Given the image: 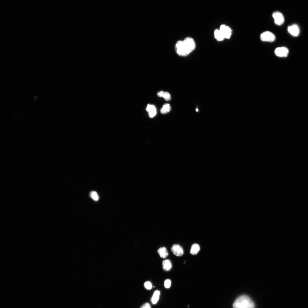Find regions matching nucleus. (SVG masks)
Returning a JSON list of instances; mask_svg holds the SVG:
<instances>
[{
	"mask_svg": "<svg viewBox=\"0 0 308 308\" xmlns=\"http://www.w3.org/2000/svg\"><path fill=\"white\" fill-rule=\"evenodd\" d=\"M233 308H255L254 302L249 296L243 295L238 297L234 302Z\"/></svg>",
	"mask_w": 308,
	"mask_h": 308,
	"instance_id": "f257e3e1",
	"label": "nucleus"
},
{
	"mask_svg": "<svg viewBox=\"0 0 308 308\" xmlns=\"http://www.w3.org/2000/svg\"><path fill=\"white\" fill-rule=\"evenodd\" d=\"M183 42L184 46L189 54L195 48V43L194 40L192 38L187 37L183 40Z\"/></svg>",
	"mask_w": 308,
	"mask_h": 308,
	"instance_id": "f03ea898",
	"label": "nucleus"
},
{
	"mask_svg": "<svg viewBox=\"0 0 308 308\" xmlns=\"http://www.w3.org/2000/svg\"><path fill=\"white\" fill-rule=\"evenodd\" d=\"M175 50L177 54L181 56H186L189 54L184 46L183 40H180L177 42Z\"/></svg>",
	"mask_w": 308,
	"mask_h": 308,
	"instance_id": "7ed1b4c3",
	"label": "nucleus"
},
{
	"mask_svg": "<svg viewBox=\"0 0 308 308\" xmlns=\"http://www.w3.org/2000/svg\"><path fill=\"white\" fill-rule=\"evenodd\" d=\"M260 38L263 41L272 42L275 40L276 38L275 35L272 32L266 31L261 34Z\"/></svg>",
	"mask_w": 308,
	"mask_h": 308,
	"instance_id": "20e7f679",
	"label": "nucleus"
},
{
	"mask_svg": "<svg viewBox=\"0 0 308 308\" xmlns=\"http://www.w3.org/2000/svg\"><path fill=\"white\" fill-rule=\"evenodd\" d=\"M275 24L278 25H282L284 22V18L283 14L280 12L276 11L272 14Z\"/></svg>",
	"mask_w": 308,
	"mask_h": 308,
	"instance_id": "39448f33",
	"label": "nucleus"
},
{
	"mask_svg": "<svg viewBox=\"0 0 308 308\" xmlns=\"http://www.w3.org/2000/svg\"><path fill=\"white\" fill-rule=\"evenodd\" d=\"M289 52L288 48L285 46L277 47L275 48L274 51L275 55L279 57H287L288 54Z\"/></svg>",
	"mask_w": 308,
	"mask_h": 308,
	"instance_id": "423d86ee",
	"label": "nucleus"
},
{
	"mask_svg": "<svg viewBox=\"0 0 308 308\" xmlns=\"http://www.w3.org/2000/svg\"><path fill=\"white\" fill-rule=\"evenodd\" d=\"M224 38H229L232 35V31L228 26L224 25H221L219 29Z\"/></svg>",
	"mask_w": 308,
	"mask_h": 308,
	"instance_id": "0eeeda50",
	"label": "nucleus"
},
{
	"mask_svg": "<svg viewBox=\"0 0 308 308\" xmlns=\"http://www.w3.org/2000/svg\"><path fill=\"white\" fill-rule=\"evenodd\" d=\"M171 250L173 253L177 256H182L184 254V251L182 247L178 244L173 245L171 248Z\"/></svg>",
	"mask_w": 308,
	"mask_h": 308,
	"instance_id": "6e6552de",
	"label": "nucleus"
},
{
	"mask_svg": "<svg viewBox=\"0 0 308 308\" xmlns=\"http://www.w3.org/2000/svg\"><path fill=\"white\" fill-rule=\"evenodd\" d=\"M287 31L292 36L297 37L299 34L300 30L299 27L297 25L294 24L288 27Z\"/></svg>",
	"mask_w": 308,
	"mask_h": 308,
	"instance_id": "1a4fd4ad",
	"label": "nucleus"
},
{
	"mask_svg": "<svg viewBox=\"0 0 308 308\" xmlns=\"http://www.w3.org/2000/svg\"><path fill=\"white\" fill-rule=\"evenodd\" d=\"M157 252L160 256L162 258H165L168 255L167 250L165 247H161L159 248L157 250Z\"/></svg>",
	"mask_w": 308,
	"mask_h": 308,
	"instance_id": "9d476101",
	"label": "nucleus"
},
{
	"mask_svg": "<svg viewBox=\"0 0 308 308\" xmlns=\"http://www.w3.org/2000/svg\"><path fill=\"white\" fill-rule=\"evenodd\" d=\"M162 266L163 270L166 271L170 270L172 268L171 262L169 260H165L163 261Z\"/></svg>",
	"mask_w": 308,
	"mask_h": 308,
	"instance_id": "9b49d317",
	"label": "nucleus"
},
{
	"mask_svg": "<svg viewBox=\"0 0 308 308\" xmlns=\"http://www.w3.org/2000/svg\"><path fill=\"white\" fill-rule=\"evenodd\" d=\"M200 247L199 245L197 244H193L191 247L190 253L193 255L196 254L199 251Z\"/></svg>",
	"mask_w": 308,
	"mask_h": 308,
	"instance_id": "f8f14e48",
	"label": "nucleus"
},
{
	"mask_svg": "<svg viewBox=\"0 0 308 308\" xmlns=\"http://www.w3.org/2000/svg\"><path fill=\"white\" fill-rule=\"evenodd\" d=\"M160 294V292L159 290H156L154 292L153 295L151 299L152 303L155 304L158 301Z\"/></svg>",
	"mask_w": 308,
	"mask_h": 308,
	"instance_id": "ddd939ff",
	"label": "nucleus"
},
{
	"mask_svg": "<svg viewBox=\"0 0 308 308\" xmlns=\"http://www.w3.org/2000/svg\"><path fill=\"white\" fill-rule=\"evenodd\" d=\"M215 38L219 41L223 40L224 38L219 29H216L214 31Z\"/></svg>",
	"mask_w": 308,
	"mask_h": 308,
	"instance_id": "4468645a",
	"label": "nucleus"
},
{
	"mask_svg": "<svg viewBox=\"0 0 308 308\" xmlns=\"http://www.w3.org/2000/svg\"><path fill=\"white\" fill-rule=\"evenodd\" d=\"M171 106L169 104H164L160 110L161 113L163 114H166L169 112L171 110Z\"/></svg>",
	"mask_w": 308,
	"mask_h": 308,
	"instance_id": "2eb2a0df",
	"label": "nucleus"
},
{
	"mask_svg": "<svg viewBox=\"0 0 308 308\" xmlns=\"http://www.w3.org/2000/svg\"><path fill=\"white\" fill-rule=\"evenodd\" d=\"M90 196L95 201H97L99 200V198L98 194L95 191L91 192L90 193Z\"/></svg>",
	"mask_w": 308,
	"mask_h": 308,
	"instance_id": "dca6fc26",
	"label": "nucleus"
},
{
	"mask_svg": "<svg viewBox=\"0 0 308 308\" xmlns=\"http://www.w3.org/2000/svg\"><path fill=\"white\" fill-rule=\"evenodd\" d=\"M156 110L155 106L151 104H148L146 108V110L148 113Z\"/></svg>",
	"mask_w": 308,
	"mask_h": 308,
	"instance_id": "f3484780",
	"label": "nucleus"
},
{
	"mask_svg": "<svg viewBox=\"0 0 308 308\" xmlns=\"http://www.w3.org/2000/svg\"><path fill=\"white\" fill-rule=\"evenodd\" d=\"M144 286L145 288L147 289L150 290L152 287V285L151 282L149 281L145 282L144 284Z\"/></svg>",
	"mask_w": 308,
	"mask_h": 308,
	"instance_id": "a211bd4d",
	"label": "nucleus"
},
{
	"mask_svg": "<svg viewBox=\"0 0 308 308\" xmlns=\"http://www.w3.org/2000/svg\"><path fill=\"white\" fill-rule=\"evenodd\" d=\"M163 98L167 101L170 100L171 98L170 94L167 92H165Z\"/></svg>",
	"mask_w": 308,
	"mask_h": 308,
	"instance_id": "6ab92c4d",
	"label": "nucleus"
},
{
	"mask_svg": "<svg viewBox=\"0 0 308 308\" xmlns=\"http://www.w3.org/2000/svg\"><path fill=\"white\" fill-rule=\"evenodd\" d=\"M171 280L168 279H166L164 282V285L165 287L167 288H169L171 285Z\"/></svg>",
	"mask_w": 308,
	"mask_h": 308,
	"instance_id": "aec40b11",
	"label": "nucleus"
},
{
	"mask_svg": "<svg viewBox=\"0 0 308 308\" xmlns=\"http://www.w3.org/2000/svg\"><path fill=\"white\" fill-rule=\"evenodd\" d=\"M140 308H151L150 304L148 303H146L141 306Z\"/></svg>",
	"mask_w": 308,
	"mask_h": 308,
	"instance_id": "412c9836",
	"label": "nucleus"
},
{
	"mask_svg": "<svg viewBox=\"0 0 308 308\" xmlns=\"http://www.w3.org/2000/svg\"><path fill=\"white\" fill-rule=\"evenodd\" d=\"M157 113L156 110L149 112V115L150 117L152 118L155 116Z\"/></svg>",
	"mask_w": 308,
	"mask_h": 308,
	"instance_id": "4be33fe9",
	"label": "nucleus"
},
{
	"mask_svg": "<svg viewBox=\"0 0 308 308\" xmlns=\"http://www.w3.org/2000/svg\"><path fill=\"white\" fill-rule=\"evenodd\" d=\"M165 92L163 91H160L157 93V95L159 97H163Z\"/></svg>",
	"mask_w": 308,
	"mask_h": 308,
	"instance_id": "5701e85b",
	"label": "nucleus"
},
{
	"mask_svg": "<svg viewBox=\"0 0 308 308\" xmlns=\"http://www.w3.org/2000/svg\"><path fill=\"white\" fill-rule=\"evenodd\" d=\"M198 108H196V112H198Z\"/></svg>",
	"mask_w": 308,
	"mask_h": 308,
	"instance_id": "b1692460",
	"label": "nucleus"
}]
</instances>
